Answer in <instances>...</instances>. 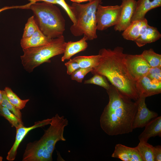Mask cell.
<instances>
[{
    "label": "cell",
    "mask_w": 161,
    "mask_h": 161,
    "mask_svg": "<svg viewBox=\"0 0 161 161\" xmlns=\"http://www.w3.org/2000/svg\"><path fill=\"white\" fill-rule=\"evenodd\" d=\"M34 16H32L28 19L24 29L22 38H26L31 36L38 29Z\"/></svg>",
    "instance_id": "cell-27"
},
{
    "label": "cell",
    "mask_w": 161,
    "mask_h": 161,
    "mask_svg": "<svg viewBox=\"0 0 161 161\" xmlns=\"http://www.w3.org/2000/svg\"><path fill=\"white\" fill-rule=\"evenodd\" d=\"M161 6V0H138L131 22L144 18L148 11Z\"/></svg>",
    "instance_id": "cell-16"
},
{
    "label": "cell",
    "mask_w": 161,
    "mask_h": 161,
    "mask_svg": "<svg viewBox=\"0 0 161 161\" xmlns=\"http://www.w3.org/2000/svg\"><path fill=\"white\" fill-rule=\"evenodd\" d=\"M30 3L29 9L33 13L38 28L45 36L52 39L63 35L65 20L57 7L44 2Z\"/></svg>",
    "instance_id": "cell-3"
},
{
    "label": "cell",
    "mask_w": 161,
    "mask_h": 161,
    "mask_svg": "<svg viewBox=\"0 0 161 161\" xmlns=\"http://www.w3.org/2000/svg\"><path fill=\"white\" fill-rule=\"evenodd\" d=\"M56 4L60 5L65 11L70 20L75 25L76 23V20L70 9V5L67 4L65 0H55Z\"/></svg>",
    "instance_id": "cell-31"
},
{
    "label": "cell",
    "mask_w": 161,
    "mask_h": 161,
    "mask_svg": "<svg viewBox=\"0 0 161 161\" xmlns=\"http://www.w3.org/2000/svg\"><path fill=\"white\" fill-rule=\"evenodd\" d=\"M86 41V37L83 36L79 41L66 42L65 50L61 58V61L64 62L66 60H69L74 55L85 50L88 46Z\"/></svg>",
    "instance_id": "cell-19"
},
{
    "label": "cell",
    "mask_w": 161,
    "mask_h": 161,
    "mask_svg": "<svg viewBox=\"0 0 161 161\" xmlns=\"http://www.w3.org/2000/svg\"><path fill=\"white\" fill-rule=\"evenodd\" d=\"M121 10V5L103 6L99 4L96 13L97 30H104L116 25Z\"/></svg>",
    "instance_id": "cell-7"
},
{
    "label": "cell",
    "mask_w": 161,
    "mask_h": 161,
    "mask_svg": "<svg viewBox=\"0 0 161 161\" xmlns=\"http://www.w3.org/2000/svg\"><path fill=\"white\" fill-rule=\"evenodd\" d=\"M144 131L139 136L140 141L147 142L152 137H161V116L153 119L145 126Z\"/></svg>",
    "instance_id": "cell-17"
},
{
    "label": "cell",
    "mask_w": 161,
    "mask_h": 161,
    "mask_svg": "<svg viewBox=\"0 0 161 161\" xmlns=\"http://www.w3.org/2000/svg\"><path fill=\"white\" fill-rule=\"evenodd\" d=\"M125 60L128 71L135 81L147 75L150 67L141 54H126Z\"/></svg>",
    "instance_id": "cell-8"
},
{
    "label": "cell",
    "mask_w": 161,
    "mask_h": 161,
    "mask_svg": "<svg viewBox=\"0 0 161 161\" xmlns=\"http://www.w3.org/2000/svg\"><path fill=\"white\" fill-rule=\"evenodd\" d=\"M102 0H92L85 4L73 3L70 9L76 23L72 25L70 30L75 36L83 35L87 40L97 38L96 13L98 5L102 3Z\"/></svg>",
    "instance_id": "cell-4"
},
{
    "label": "cell",
    "mask_w": 161,
    "mask_h": 161,
    "mask_svg": "<svg viewBox=\"0 0 161 161\" xmlns=\"http://www.w3.org/2000/svg\"><path fill=\"white\" fill-rule=\"evenodd\" d=\"M136 4L135 0H122L119 20L114 27L115 31H123L130 25Z\"/></svg>",
    "instance_id": "cell-10"
},
{
    "label": "cell",
    "mask_w": 161,
    "mask_h": 161,
    "mask_svg": "<svg viewBox=\"0 0 161 161\" xmlns=\"http://www.w3.org/2000/svg\"><path fill=\"white\" fill-rule=\"evenodd\" d=\"M1 113V115L4 117L8 120L12 127L17 129L24 125L22 119L17 117L6 107L2 106Z\"/></svg>",
    "instance_id": "cell-25"
},
{
    "label": "cell",
    "mask_w": 161,
    "mask_h": 161,
    "mask_svg": "<svg viewBox=\"0 0 161 161\" xmlns=\"http://www.w3.org/2000/svg\"><path fill=\"white\" fill-rule=\"evenodd\" d=\"M155 82H161V67H150L146 75Z\"/></svg>",
    "instance_id": "cell-30"
},
{
    "label": "cell",
    "mask_w": 161,
    "mask_h": 161,
    "mask_svg": "<svg viewBox=\"0 0 161 161\" xmlns=\"http://www.w3.org/2000/svg\"><path fill=\"white\" fill-rule=\"evenodd\" d=\"M136 89L139 97H146L161 92V82L151 80L147 76L142 77L136 81Z\"/></svg>",
    "instance_id": "cell-12"
},
{
    "label": "cell",
    "mask_w": 161,
    "mask_h": 161,
    "mask_svg": "<svg viewBox=\"0 0 161 161\" xmlns=\"http://www.w3.org/2000/svg\"><path fill=\"white\" fill-rule=\"evenodd\" d=\"M23 161H50L38 140L27 144L23 155Z\"/></svg>",
    "instance_id": "cell-13"
},
{
    "label": "cell",
    "mask_w": 161,
    "mask_h": 161,
    "mask_svg": "<svg viewBox=\"0 0 161 161\" xmlns=\"http://www.w3.org/2000/svg\"><path fill=\"white\" fill-rule=\"evenodd\" d=\"M51 121V118H48L36 122L33 125L31 126L26 127L23 125L16 129L15 140L12 146L7 153V160L9 161H13L15 160L18 146L30 131L36 128L44 127L50 124Z\"/></svg>",
    "instance_id": "cell-9"
},
{
    "label": "cell",
    "mask_w": 161,
    "mask_h": 161,
    "mask_svg": "<svg viewBox=\"0 0 161 161\" xmlns=\"http://www.w3.org/2000/svg\"><path fill=\"white\" fill-rule=\"evenodd\" d=\"M93 75L92 78L85 80L84 83L95 84L104 88L106 90L109 88L110 84L105 77L98 74Z\"/></svg>",
    "instance_id": "cell-26"
},
{
    "label": "cell",
    "mask_w": 161,
    "mask_h": 161,
    "mask_svg": "<svg viewBox=\"0 0 161 161\" xmlns=\"http://www.w3.org/2000/svg\"><path fill=\"white\" fill-rule=\"evenodd\" d=\"M20 6H11V7H8V6H6L0 9V12L4 11L5 10H7V9H13V8H19Z\"/></svg>",
    "instance_id": "cell-35"
},
{
    "label": "cell",
    "mask_w": 161,
    "mask_h": 161,
    "mask_svg": "<svg viewBox=\"0 0 161 161\" xmlns=\"http://www.w3.org/2000/svg\"><path fill=\"white\" fill-rule=\"evenodd\" d=\"M123 50L120 46L113 49H100L98 64L91 72L93 75L98 74L104 76L120 92L135 101L139 96L135 81L127 69L125 60L126 54L123 53Z\"/></svg>",
    "instance_id": "cell-2"
},
{
    "label": "cell",
    "mask_w": 161,
    "mask_h": 161,
    "mask_svg": "<svg viewBox=\"0 0 161 161\" xmlns=\"http://www.w3.org/2000/svg\"><path fill=\"white\" fill-rule=\"evenodd\" d=\"M2 107V106H0V115H1V109Z\"/></svg>",
    "instance_id": "cell-38"
},
{
    "label": "cell",
    "mask_w": 161,
    "mask_h": 161,
    "mask_svg": "<svg viewBox=\"0 0 161 161\" xmlns=\"http://www.w3.org/2000/svg\"><path fill=\"white\" fill-rule=\"evenodd\" d=\"M68 124V121L66 118L56 114L51 118L49 127L45 131L43 136L38 140L51 161L52 160V154L57 143L66 140L64 133V128Z\"/></svg>",
    "instance_id": "cell-6"
},
{
    "label": "cell",
    "mask_w": 161,
    "mask_h": 161,
    "mask_svg": "<svg viewBox=\"0 0 161 161\" xmlns=\"http://www.w3.org/2000/svg\"><path fill=\"white\" fill-rule=\"evenodd\" d=\"M65 65L67 68V73L69 75H71L75 71L80 68L78 64L72 59H70L69 61L65 63Z\"/></svg>",
    "instance_id": "cell-32"
},
{
    "label": "cell",
    "mask_w": 161,
    "mask_h": 161,
    "mask_svg": "<svg viewBox=\"0 0 161 161\" xmlns=\"http://www.w3.org/2000/svg\"><path fill=\"white\" fill-rule=\"evenodd\" d=\"M148 25L145 18L131 21L123 31L122 35L125 39L134 41L142 34Z\"/></svg>",
    "instance_id": "cell-15"
},
{
    "label": "cell",
    "mask_w": 161,
    "mask_h": 161,
    "mask_svg": "<svg viewBox=\"0 0 161 161\" xmlns=\"http://www.w3.org/2000/svg\"><path fill=\"white\" fill-rule=\"evenodd\" d=\"M52 39L45 36L38 28L30 37L22 38L20 41V44L22 49L36 47L49 44Z\"/></svg>",
    "instance_id": "cell-18"
},
{
    "label": "cell",
    "mask_w": 161,
    "mask_h": 161,
    "mask_svg": "<svg viewBox=\"0 0 161 161\" xmlns=\"http://www.w3.org/2000/svg\"><path fill=\"white\" fill-rule=\"evenodd\" d=\"M136 147L142 161H154L153 145L147 142L140 141Z\"/></svg>",
    "instance_id": "cell-22"
},
{
    "label": "cell",
    "mask_w": 161,
    "mask_h": 161,
    "mask_svg": "<svg viewBox=\"0 0 161 161\" xmlns=\"http://www.w3.org/2000/svg\"><path fill=\"white\" fill-rule=\"evenodd\" d=\"M93 69L91 67L80 68L75 71L70 75L71 78L72 80L81 83L86 75L91 72Z\"/></svg>",
    "instance_id": "cell-29"
},
{
    "label": "cell",
    "mask_w": 161,
    "mask_h": 161,
    "mask_svg": "<svg viewBox=\"0 0 161 161\" xmlns=\"http://www.w3.org/2000/svg\"><path fill=\"white\" fill-rule=\"evenodd\" d=\"M30 3H33L39 1H43L44 2L48 3L53 4H56V2L55 0H30Z\"/></svg>",
    "instance_id": "cell-34"
},
{
    "label": "cell",
    "mask_w": 161,
    "mask_h": 161,
    "mask_svg": "<svg viewBox=\"0 0 161 161\" xmlns=\"http://www.w3.org/2000/svg\"><path fill=\"white\" fill-rule=\"evenodd\" d=\"M100 58V55L98 54L90 56H78L72 59L78 64L80 68H94L98 64Z\"/></svg>",
    "instance_id": "cell-21"
},
{
    "label": "cell",
    "mask_w": 161,
    "mask_h": 161,
    "mask_svg": "<svg viewBox=\"0 0 161 161\" xmlns=\"http://www.w3.org/2000/svg\"><path fill=\"white\" fill-rule=\"evenodd\" d=\"M2 90H0V101L2 102Z\"/></svg>",
    "instance_id": "cell-37"
},
{
    "label": "cell",
    "mask_w": 161,
    "mask_h": 161,
    "mask_svg": "<svg viewBox=\"0 0 161 161\" xmlns=\"http://www.w3.org/2000/svg\"><path fill=\"white\" fill-rule=\"evenodd\" d=\"M71 1L74 3H80L82 2H84L87 1H90L92 0H70Z\"/></svg>",
    "instance_id": "cell-36"
},
{
    "label": "cell",
    "mask_w": 161,
    "mask_h": 161,
    "mask_svg": "<svg viewBox=\"0 0 161 161\" xmlns=\"http://www.w3.org/2000/svg\"><path fill=\"white\" fill-rule=\"evenodd\" d=\"M106 90L109 101L100 117L102 129L112 136L131 132L137 109V100L133 102L112 84Z\"/></svg>",
    "instance_id": "cell-1"
},
{
    "label": "cell",
    "mask_w": 161,
    "mask_h": 161,
    "mask_svg": "<svg viewBox=\"0 0 161 161\" xmlns=\"http://www.w3.org/2000/svg\"><path fill=\"white\" fill-rule=\"evenodd\" d=\"M141 55L150 67H161V55L155 52L153 49L145 50Z\"/></svg>",
    "instance_id": "cell-23"
},
{
    "label": "cell",
    "mask_w": 161,
    "mask_h": 161,
    "mask_svg": "<svg viewBox=\"0 0 161 161\" xmlns=\"http://www.w3.org/2000/svg\"><path fill=\"white\" fill-rule=\"evenodd\" d=\"M2 100L1 102V106H2L6 107L16 116L22 119V114L20 111V110L9 101L4 90H2Z\"/></svg>",
    "instance_id": "cell-28"
},
{
    "label": "cell",
    "mask_w": 161,
    "mask_h": 161,
    "mask_svg": "<svg viewBox=\"0 0 161 161\" xmlns=\"http://www.w3.org/2000/svg\"><path fill=\"white\" fill-rule=\"evenodd\" d=\"M112 157L123 161H142L136 147H129L121 144L116 145Z\"/></svg>",
    "instance_id": "cell-14"
},
{
    "label": "cell",
    "mask_w": 161,
    "mask_h": 161,
    "mask_svg": "<svg viewBox=\"0 0 161 161\" xmlns=\"http://www.w3.org/2000/svg\"><path fill=\"white\" fill-rule=\"evenodd\" d=\"M153 154L154 161H161V146L160 145L153 146Z\"/></svg>",
    "instance_id": "cell-33"
},
{
    "label": "cell",
    "mask_w": 161,
    "mask_h": 161,
    "mask_svg": "<svg viewBox=\"0 0 161 161\" xmlns=\"http://www.w3.org/2000/svg\"><path fill=\"white\" fill-rule=\"evenodd\" d=\"M4 90L9 101L20 110L24 108L30 100H21L9 87H6Z\"/></svg>",
    "instance_id": "cell-24"
},
{
    "label": "cell",
    "mask_w": 161,
    "mask_h": 161,
    "mask_svg": "<svg viewBox=\"0 0 161 161\" xmlns=\"http://www.w3.org/2000/svg\"><path fill=\"white\" fill-rule=\"evenodd\" d=\"M161 37V34L157 29L148 25L144 32L134 41L137 46L141 47L155 42Z\"/></svg>",
    "instance_id": "cell-20"
},
{
    "label": "cell",
    "mask_w": 161,
    "mask_h": 161,
    "mask_svg": "<svg viewBox=\"0 0 161 161\" xmlns=\"http://www.w3.org/2000/svg\"><path fill=\"white\" fill-rule=\"evenodd\" d=\"M145 100L144 97H139L137 100V109L133 124L134 129L145 127L151 120L158 116L157 113L147 107Z\"/></svg>",
    "instance_id": "cell-11"
},
{
    "label": "cell",
    "mask_w": 161,
    "mask_h": 161,
    "mask_svg": "<svg viewBox=\"0 0 161 161\" xmlns=\"http://www.w3.org/2000/svg\"><path fill=\"white\" fill-rule=\"evenodd\" d=\"M66 44L64 37L63 35L52 39L46 45L23 49L24 54L20 58L24 69L31 72L41 64L50 62L52 58L64 53Z\"/></svg>",
    "instance_id": "cell-5"
},
{
    "label": "cell",
    "mask_w": 161,
    "mask_h": 161,
    "mask_svg": "<svg viewBox=\"0 0 161 161\" xmlns=\"http://www.w3.org/2000/svg\"><path fill=\"white\" fill-rule=\"evenodd\" d=\"M2 157H0V161H1L2 160Z\"/></svg>",
    "instance_id": "cell-39"
}]
</instances>
